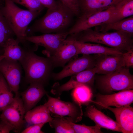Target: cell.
<instances>
[{
	"mask_svg": "<svg viewBox=\"0 0 133 133\" xmlns=\"http://www.w3.org/2000/svg\"><path fill=\"white\" fill-rule=\"evenodd\" d=\"M75 16L72 10L59 1L54 7L48 9L45 14L36 20L26 31L27 36L34 33H58L68 31L67 29Z\"/></svg>",
	"mask_w": 133,
	"mask_h": 133,
	"instance_id": "cell-1",
	"label": "cell"
},
{
	"mask_svg": "<svg viewBox=\"0 0 133 133\" xmlns=\"http://www.w3.org/2000/svg\"><path fill=\"white\" fill-rule=\"evenodd\" d=\"M2 14L16 39L20 43L26 44L25 38L28 26L31 22L40 14V12H32L19 7L10 0H4Z\"/></svg>",
	"mask_w": 133,
	"mask_h": 133,
	"instance_id": "cell-2",
	"label": "cell"
},
{
	"mask_svg": "<svg viewBox=\"0 0 133 133\" xmlns=\"http://www.w3.org/2000/svg\"><path fill=\"white\" fill-rule=\"evenodd\" d=\"M132 37L121 31L99 32L90 28L77 33L76 39L84 43L90 42L103 44L123 52L133 48Z\"/></svg>",
	"mask_w": 133,
	"mask_h": 133,
	"instance_id": "cell-3",
	"label": "cell"
},
{
	"mask_svg": "<svg viewBox=\"0 0 133 133\" xmlns=\"http://www.w3.org/2000/svg\"><path fill=\"white\" fill-rule=\"evenodd\" d=\"M25 73V78L29 83H36L44 85L51 77L53 68L50 58L36 54L32 50H26L20 63Z\"/></svg>",
	"mask_w": 133,
	"mask_h": 133,
	"instance_id": "cell-4",
	"label": "cell"
},
{
	"mask_svg": "<svg viewBox=\"0 0 133 133\" xmlns=\"http://www.w3.org/2000/svg\"><path fill=\"white\" fill-rule=\"evenodd\" d=\"M101 87L108 92L133 89V76L128 68L122 67L111 73L104 75L99 78Z\"/></svg>",
	"mask_w": 133,
	"mask_h": 133,
	"instance_id": "cell-5",
	"label": "cell"
},
{
	"mask_svg": "<svg viewBox=\"0 0 133 133\" xmlns=\"http://www.w3.org/2000/svg\"><path fill=\"white\" fill-rule=\"evenodd\" d=\"M48 100L45 103L50 113L66 117L72 122L80 121L83 115L81 107L74 102L65 101L46 94Z\"/></svg>",
	"mask_w": 133,
	"mask_h": 133,
	"instance_id": "cell-6",
	"label": "cell"
},
{
	"mask_svg": "<svg viewBox=\"0 0 133 133\" xmlns=\"http://www.w3.org/2000/svg\"><path fill=\"white\" fill-rule=\"evenodd\" d=\"M2 112L0 116L1 120L12 125L15 132H20L23 126L26 113L21 98L19 97H15L12 101Z\"/></svg>",
	"mask_w": 133,
	"mask_h": 133,
	"instance_id": "cell-7",
	"label": "cell"
},
{
	"mask_svg": "<svg viewBox=\"0 0 133 133\" xmlns=\"http://www.w3.org/2000/svg\"><path fill=\"white\" fill-rule=\"evenodd\" d=\"M69 35L68 31L58 33H44L40 35L27 36L25 40L38 46H42L43 51L49 57L56 52L63 41Z\"/></svg>",
	"mask_w": 133,
	"mask_h": 133,
	"instance_id": "cell-8",
	"label": "cell"
},
{
	"mask_svg": "<svg viewBox=\"0 0 133 133\" xmlns=\"http://www.w3.org/2000/svg\"><path fill=\"white\" fill-rule=\"evenodd\" d=\"M81 57L70 61L62 69L57 73H52L51 77L55 81L61 80L86 69L95 66V59L89 54H83Z\"/></svg>",
	"mask_w": 133,
	"mask_h": 133,
	"instance_id": "cell-9",
	"label": "cell"
},
{
	"mask_svg": "<svg viewBox=\"0 0 133 133\" xmlns=\"http://www.w3.org/2000/svg\"><path fill=\"white\" fill-rule=\"evenodd\" d=\"M21 65L18 61L3 59L0 63V72L15 97H19V90L22 73Z\"/></svg>",
	"mask_w": 133,
	"mask_h": 133,
	"instance_id": "cell-10",
	"label": "cell"
},
{
	"mask_svg": "<svg viewBox=\"0 0 133 133\" xmlns=\"http://www.w3.org/2000/svg\"><path fill=\"white\" fill-rule=\"evenodd\" d=\"M55 53L49 57L53 68L63 67L74 56L77 55V49L74 43L76 33L69 34Z\"/></svg>",
	"mask_w": 133,
	"mask_h": 133,
	"instance_id": "cell-11",
	"label": "cell"
},
{
	"mask_svg": "<svg viewBox=\"0 0 133 133\" xmlns=\"http://www.w3.org/2000/svg\"><path fill=\"white\" fill-rule=\"evenodd\" d=\"M114 6L86 17H78L74 24L68 31L69 34L79 33L101 23H106L110 18Z\"/></svg>",
	"mask_w": 133,
	"mask_h": 133,
	"instance_id": "cell-12",
	"label": "cell"
},
{
	"mask_svg": "<svg viewBox=\"0 0 133 133\" xmlns=\"http://www.w3.org/2000/svg\"><path fill=\"white\" fill-rule=\"evenodd\" d=\"M133 102V89L122 90L110 95L99 94L96 101H93L104 108L110 106L120 107L129 106Z\"/></svg>",
	"mask_w": 133,
	"mask_h": 133,
	"instance_id": "cell-13",
	"label": "cell"
},
{
	"mask_svg": "<svg viewBox=\"0 0 133 133\" xmlns=\"http://www.w3.org/2000/svg\"><path fill=\"white\" fill-rule=\"evenodd\" d=\"M95 59V66L97 73L103 75L112 73L125 66L122 54L120 55H98Z\"/></svg>",
	"mask_w": 133,
	"mask_h": 133,
	"instance_id": "cell-14",
	"label": "cell"
},
{
	"mask_svg": "<svg viewBox=\"0 0 133 133\" xmlns=\"http://www.w3.org/2000/svg\"><path fill=\"white\" fill-rule=\"evenodd\" d=\"M80 11L78 17H88L114 6L121 0H78Z\"/></svg>",
	"mask_w": 133,
	"mask_h": 133,
	"instance_id": "cell-15",
	"label": "cell"
},
{
	"mask_svg": "<svg viewBox=\"0 0 133 133\" xmlns=\"http://www.w3.org/2000/svg\"><path fill=\"white\" fill-rule=\"evenodd\" d=\"M114 114L116 122L123 133H132L133 131V108L129 106L120 107H105Z\"/></svg>",
	"mask_w": 133,
	"mask_h": 133,
	"instance_id": "cell-16",
	"label": "cell"
},
{
	"mask_svg": "<svg viewBox=\"0 0 133 133\" xmlns=\"http://www.w3.org/2000/svg\"><path fill=\"white\" fill-rule=\"evenodd\" d=\"M85 116L93 121L100 128L121 132L119 125L116 121L98 110L93 105L87 107Z\"/></svg>",
	"mask_w": 133,
	"mask_h": 133,
	"instance_id": "cell-17",
	"label": "cell"
},
{
	"mask_svg": "<svg viewBox=\"0 0 133 133\" xmlns=\"http://www.w3.org/2000/svg\"><path fill=\"white\" fill-rule=\"evenodd\" d=\"M44 86L40 83H31L26 90L21 93L26 113L32 109L46 94Z\"/></svg>",
	"mask_w": 133,
	"mask_h": 133,
	"instance_id": "cell-18",
	"label": "cell"
},
{
	"mask_svg": "<svg viewBox=\"0 0 133 133\" xmlns=\"http://www.w3.org/2000/svg\"><path fill=\"white\" fill-rule=\"evenodd\" d=\"M74 41L77 49V55L80 54L97 55H120L123 53L116 49L105 47L99 44L90 43Z\"/></svg>",
	"mask_w": 133,
	"mask_h": 133,
	"instance_id": "cell-19",
	"label": "cell"
},
{
	"mask_svg": "<svg viewBox=\"0 0 133 133\" xmlns=\"http://www.w3.org/2000/svg\"><path fill=\"white\" fill-rule=\"evenodd\" d=\"M126 33L133 37V16L112 23H104L94 27V30L97 32H106L111 30Z\"/></svg>",
	"mask_w": 133,
	"mask_h": 133,
	"instance_id": "cell-20",
	"label": "cell"
},
{
	"mask_svg": "<svg viewBox=\"0 0 133 133\" xmlns=\"http://www.w3.org/2000/svg\"><path fill=\"white\" fill-rule=\"evenodd\" d=\"M52 118L45 103L27 111L24 117L26 121L31 125L45 124L49 122Z\"/></svg>",
	"mask_w": 133,
	"mask_h": 133,
	"instance_id": "cell-21",
	"label": "cell"
},
{
	"mask_svg": "<svg viewBox=\"0 0 133 133\" xmlns=\"http://www.w3.org/2000/svg\"><path fill=\"white\" fill-rule=\"evenodd\" d=\"M19 42L14 38L8 39L3 48V55L7 60L18 61L20 63L24 57L25 51L19 46Z\"/></svg>",
	"mask_w": 133,
	"mask_h": 133,
	"instance_id": "cell-22",
	"label": "cell"
},
{
	"mask_svg": "<svg viewBox=\"0 0 133 133\" xmlns=\"http://www.w3.org/2000/svg\"><path fill=\"white\" fill-rule=\"evenodd\" d=\"M114 7L110 18L106 23L115 22L133 15V0H121Z\"/></svg>",
	"mask_w": 133,
	"mask_h": 133,
	"instance_id": "cell-23",
	"label": "cell"
},
{
	"mask_svg": "<svg viewBox=\"0 0 133 133\" xmlns=\"http://www.w3.org/2000/svg\"><path fill=\"white\" fill-rule=\"evenodd\" d=\"M4 5V0H0V54L1 55H3V47L6 41L15 35L2 14V9Z\"/></svg>",
	"mask_w": 133,
	"mask_h": 133,
	"instance_id": "cell-24",
	"label": "cell"
},
{
	"mask_svg": "<svg viewBox=\"0 0 133 133\" xmlns=\"http://www.w3.org/2000/svg\"><path fill=\"white\" fill-rule=\"evenodd\" d=\"M71 95L74 102L81 107L82 105L87 104L93 101L92 91L87 85H82L73 89Z\"/></svg>",
	"mask_w": 133,
	"mask_h": 133,
	"instance_id": "cell-25",
	"label": "cell"
},
{
	"mask_svg": "<svg viewBox=\"0 0 133 133\" xmlns=\"http://www.w3.org/2000/svg\"><path fill=\"white\" fill-rule=\"evenodd\" d=\"M7 82L0 72V112L10 104L14 98Z\"/></svg>",
	"mask_w": 133,
	"mask_h": 133,
	"instance_id": "cell-26",
	"label": "cell"
},
{
	"mask_svg": "<svg viewBox=\"0 0 133 133\" xmlns=\"http://www.w3.org/2000/svg\"><path fill=\"white\" fill-rule=\"evenodd\" d=\"M56 133H75L69 120L65 117L55 115L49 122Z\"/></svg>",
	"mask_w": 133,
	"mask_h": 133,
	"instance_id": "cell-27",
	"label": "cell"
},
{
	"mask_svg": "<svg viewBox=\"0 0 133 133\" xmlns=\"http://www.w3.org/2000/svg\"><path fill=\"white\" fill-rule=\"evenodd\" d=\"M25 7L32 12H41L45 7L38 0H10Z\"/></svg>",
	"mask_w": 133,
	"mask_h": 133,
	"instance_id": "cell-28",
	"label": "cell"
},
{
	"mask_svg": "<svg viewBox=\"0 0 133 133\" xmlns=\"http://www.w3.org/2000/svg\"><path fill=\"white\" fill-rule=\"evenodd\" d=\"M69 121L75 133H103L101 131V128L96 125L94 126H88L84 124H76L69 120Z\"/></svg>",
	"mask_w": 133,
	"mask_h": 133,
	"instance_id": "cell-29",
	"label": "cell"
},
{
	"mask_svg": "<svg viewBox=\"0 0 133 133\" xmlns=\"http://www.w3.org/2000/svg\"><path fill=\"white\" fill-rule=\"evenodd\" d=\"M70 8L76 16L80 15L78 0H58Z\"/></svg>",
	"mask_w": 133,
	"mask_h": 133,
	"instance_id": "cell-30",
	"label": "cell"
},
{
	"mask_svg": "<svg viewBox=\"0 0 133 133\" xmlns=\"http://www.w3.org/2000/svg\"><path fill=\"white\" fill-rule=\"evenodd\" d=\"M123 58L125 66L128 68L133 67V48L123 53Z\"/></svg>",
	"mask_w": 133,
	"mask_h": 133,
	"instance_id": "cell-31",
	"label": "cell"
},
{
	"mask_svg": "<svg viewBox=\"0 0 133 133\" xmlns=\"http://www.w3.org/2000/svg\"><path fill=\"white\" fill-rule=\"evenodd\" d=\"M45 124L43 123L32 125L22 131V133H43L41 129Z\"/></svg>",
	"mask_w": 133,
	"mask_h": 133,
	"instance_id": "cell-32",
	"label": "cell"
},
{
	"mask_svg": "<svg viewBox=\"0 0 133 133\" xmlns=\"http://www.w3.org/2000/svg\"><path fill=\"white\" fill-rule=\"evenodd\" d=\"M13 127L9 123L1 120L0 123V133H8L14 131Z\"/></svg>",
	"mask_w": 133,
	"mask_h": 133,
	"instance_id": "cell-33",
	"label": "cell"
},
{
	"mask_svg": "<svg viewBox=\"0 0 133 133\" xmlns=\"http://www.w3.org/2000/svg\"><path fill=\"white\" fill-rule=\"evenodd\" d=\"M40 3L45 7L48 9L53 8L57 4V1L54 0H38Z\"/></svg>",
	"mask_w": 133,
	"mask_h": 133,
	"instance_id": "cell-34",
	"label": "cell"
},
{
	"mask_svg": "<svg viewBox=\"0 0 133 133\" xmlns=\"http://www.w3.org/2000/svg\"><path fill=\"white\" fill-rule=\"evenodd\" d=\"M4 58V57L3 55L0 54V63L1 61Z\"/></svg>",
	"mask_w": 133,
	"mask_h": 133,
	"instance_id": "cell-35",
	"label": "cell"
}]
</instances>
